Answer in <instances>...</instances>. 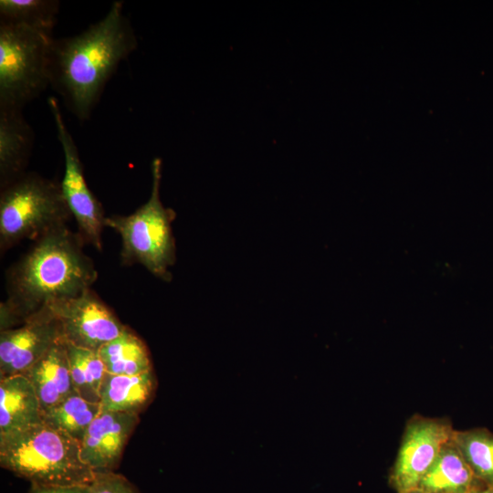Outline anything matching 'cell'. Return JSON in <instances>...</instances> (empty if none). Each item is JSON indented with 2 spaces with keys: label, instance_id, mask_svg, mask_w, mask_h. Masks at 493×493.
Segmentation results:
<instances>
[{
  "label": "cell",
  "instance_id": "1",
  "mask_svg": "<svg viewBox=\"0 0 493 493\" xmlns=\"http://www.w3.org/2000/svg\"><path fill=\"white\" fill-rule=\"evenodd\" d=\"M83 242L66 225L35 239L6 271L0 331L18 327L53 303L91 288L98 271L83 251Z\"/></svg>",
  "mask_w": 493,
  "mask_h": 493
},
{
  "label": "cell",
  "instance_id": "2",
  "mask_svg": "<svg viewBox=\"0 0 493 493\" xmlns=\"http://www.w3.org/2000/svg\"><path fill=\"white\" fill-rule=\"evenodd\" d=\"M137 47V37L123 12V2L81 33L53 38L49 83L79 121L89 118L105 86L122 60Z\"/></svg>",
  "mask_w": 493,
  "mask_h": 493
},
{
  "label": "cell",
  "instance_id": "3",
  "mask_svg": "<svg viewBox=\"0 0 493 493\" xmlns=\"http://www.w3.org/2000/svg\"><path fill=\"white\" fill-rule=\"evenodd\" d=\"M0 465L30 484H90L80 443L44 423L0 435Z\"/></svg>",
  "mask_w": 493,
  "mask_h": 493
},
{
  "label": "cell",
  "instance_id": "4",
  "mask_svg": "<svg viewBox=\"0 0 493 493\" xmlns=\"http://www.w3.org/2000/svg\"><path fill=\"white\" fill-rule=\"evenodd\" d=\"M152 190L145 204L128 215L106 216L105 226L115 230L121 239V262L139 264L165 281L172 279L169 268L175 262V242L172 223L176 215L163 206L160 197L162 161L151 164Z\"/></svg>",
  "mask_w": 493,
  "mask_h": 493
},
{
  "label": "cell",
  "instance_id": "5",
  "mask_svg": "<svg viewBox=\"0 0 493 493\" xmlns=\"http://www.w3.org/2000/svg\"><path fill=\"white\" fill-rule=\"evenodd\" d=\"M70 216L60 184L37 173H24L1 188V251L65 226Z\"/></svg>",
  "mask_w": 493,
  "mask_h": 493
},
{
  "label": "cell",
  "instance_id": "6",
  "mask_svg": "<svg viewBox=\"0 0 493 493\" xmlns=\"http://www.w3.org/2000/svg\"><path fill=\"white\" fill-rule=\"evenodd\" d=\"M53 38L26 26L0 22V109L22 110L50 86Z\"/></svg>",
  "mask_w": 493,
  "mask_h": 493
},
{
  "label": "cell",
  "instance_id": "7",
  "mask_svg": "<svg viewBox=\"0 0 493 493\" xmlns=\"http://www.w3.org/2000/svg\"><path fill=\"white\" fill-rule=\"evenodd\" d=\"M47 104L64 156L65 168L60 183L63 197L83 241L101 250V234L106 220L102 205L86 182L77 145L64 121L58 99L50 96Z\"/></svg>",
  "mask_w": 493,
  "mask_h": 493
},
{
  "label": "cell",
  "instance_id": "8",
  "mask_svg": "<svg viewBox=\"0 0 493 493\" xmlns=\"http://www.w3.org/2000/svg\"><path fill=\"white\" fill-rule=\"evenodd\" d=\"M453 432L447 418L414 414L408 420L389 477L397 493L417 488Z\"/></svg>",
  "mask_w": 493,
  "mask_h": 493
},
{
  "label": "cell",
  "instance_id": "9",
  "mask_svg": "<svg viewBox=\"0 0 493 493\" xmlns=\"http://www.w3.org/2000/svg\"><path fill=\"white\" fill-rule=\"evenodd\" d=\"M49 308L58 318L67 342L96 351L127 327L91 288Z\"/></svg>",
  "mask_w": 493,
  "mask_h": 493
},
{
  "label": "cell",
  "instance_id": "10",
  "mask_svg": "<svg viewBox=\"0 0 493 493\" xmlns=\"http://www.w3.org/2000/svg\"><path fill=\"white\" fill-rule=\"evenodd\" d=\"M61 339L59 321L49 307L0 331V378L24 374Z\"/></svg>",
  "mask_w": 493,
  "mask_h": 493
},
{
  "label": "cell",
  "instance_id": "11",
  "mask_svg": "<svg viewBox=\"0 0 493 493\" xmlns=\"http://www.w3.org/2000/svg\"><path fill=\"white\" fill-rule=\"evenodd\" d=\"M138 422L136 414L100 411L80 443L83 461L94 473L114 472Z\"/></svg>",
  "mask_w": 493,
  "mask_h": 493
},
{
  "label": "cell",
  "instance_id": "12",
  "mask_svg": "<svg viewBox=\"0 0 493 493\" xmlns=\"http://www.w3.org/2000/svg\"><path fill=\"white\" fill-rule=\"evenodd\" d=\"M24 375L33 384L42 410L77 393L64 339L58 341Z\"/></svg>",
  "mask_w": 493,
  "mask_h": 493
},
{
  "label": "cell",
  "instance_id": "13",
  "mask_svg": "<svg viewBox=\"0 0 493 493\" xmlns=\"http://www.w3.org/2000/svg\"><path fill=\"white\" fill-rule=\"evenodd\" d=\"M33 144V129L21 110L0 109L1 188L25 173Z\"/></svg>",
  "mask_w": 493,
  "mask_h": 493
},
{
  "label": "cell",
  "instance_id": "14",
  "mask_svg": "<svg viewBox=\"0 0 493 493\" xmlns=\"http://www.w3.org/2000/svg\"><path fill=\"white\" fill-rule=\"evenodd\" d=\"M36 390L24 374L0 378V435L42 423Z\"/></svg>",
  "mask_w": 493,
  "mask_h": 493
},
{
  "label": "cell",
  "instance_id": "15",
  "mask_svg": "<svg viewBox=\"0 0 493 493\" xmlns=\"http://www.w3.org/2000/svg\"><path fill=\"white\" fill-rule=\"evenodd\" d=\"M156 386L153 371L138 375L106 372L99 392L100 409L139 415L150 404Z\"/></svg>",
  "mask_w": 493,
  "mask_h": 493
},
{
  "label": "cell",
  "instance_id": "16",
  "mask_svg": "<svg viewBox=\"0 0 493 493\" xmlns=\"http://www.w3.org/2000/svg\"><path fill=\"white\" fill-rule=\"evenodd\" d=\"M484 487L451 439L443 446L417 488L425 493H475Z\"/></svg>",
  "mask_w": 493,
  "mask_h": 493
},
{
  "label": "cell",
  "instance_id": "17",
  "mask_svg": "<svg viewBox=\"0 0 493 493\" xmlns=\"http://www.w3.org/2000/svg\"><path fill=\"white\" fill-rule=\"evenodd\" d=\"M98 352L109 373L138 375L152 371L147 346L129 327Z\"/></svg>",
  "mask_w": 493,
  "mask_h": 493
},
{
  "label": "cell",
  "instance_id": "18",
  "mask_svg": "<svg viewBox=\"0 0 493 493\" xmlns=\"http://www.w3.org/2000/svg\"><path fill=\"white\" fill-rule=\"evenodd\" d=\"M99 403L89 402L75 393L42 410V423L81 443L90 424L100 413Z\"/></svg>",
  "mask_w": 493,
  "mask_h": 493
},
{
  "label": "cell",
  "instance_id": "19",
  "mask_svg": "<svg viewBox=\"0 0 493 493\" xmlns=\"http://www.w3.org/2000/svg\"><path fill=\"white\" fill-rule=\"evenodd\" d=\"M451 439L475 477L493 487V433L485 428L454 430Z\"/></svg>",
  "mask_w": 493,
  "mask_h": 493
},
{
  "label": "cell",
  "instance_id": "20",
  "mask_svg": "<svg viewBox=\"0 0 493 493\" xmlns=\"http://www.w3.org/2000/svg\"><path fill=\"white\" fill-rule=\"evenodd\" d=\"M60 3L55 0H1L0 22L26 26L52 36Z\"/></svg>",
  "mask_w": 493,
  "mask_h": 493
},
{
  "label": "cell",
  "instance_id": "21",
  "mask_svg": "<svg viewBox=\"0 0 493 493\" xmlns=\"http://www.w3.org/2000/svg\"><path fill=\"white\" fill-rule=\"evenodd\" d=\"M66 345L76 392L84 399L100 404V387L107 372L99 352L67 341Z\"/></svg>",
  "mask_w": 493,
  "mask_h": 493
},
{
  "label": "cell",
  "instance_id": "22",
  "mask_svg": "<svg viewBox=\"0 0 493 493\" xmlns=\"http://www.w3.org/2000/svg\"><path fill=\"white\" fill-rule=\"evenodd\" d=\"M89 493H140L124 476L115 472L94 473Z\"/></svg>",
  "mask_w": 493,
  "mask_h": 493
},
{
  "label": "cell",
  "instance_id": "23",
  "mask_svg": "<svg viewBox=\"0 0 493 493\" xmlns=\"http://www.w3.org/2000/svg\"><path fill=\"white\" fill-rule=\"evenodd\" d=\"M28 493H89V484H75V485L31 484Z\"/></svg>",
  "mask_w": 493,
  "mask_h": 493
},
{
  "label": "cell",
  "instance_id": "24",
  "mask_svg": "<svg viewBox=\"0 0 493 493\" xmlns=\"http://www.w3.org/2000/svg\"><path fill=\"white\" fill-rule=\"evenodd\" d=\"M475 493H493V487H487L486 486V487L478 489Z\"/></svg>",
  "mask_w": 493,
  "mask_h": 493
},
{
  "label": "cell",
  "instance_id": "25",
  "mask_svg": "<svg viewBox=\"0 0 493 493\" xmlns=\"http://www.w3.org/2000/svg\"><path fill=\"white\" fill-rule=\"evenodd\" d=\"M403 493H425L418 488H415V489H412V490H409V491H405V492H403Z\"/></svg>",
  "mask_w": 493,
  "mask_h": 493
}]
</instances>
